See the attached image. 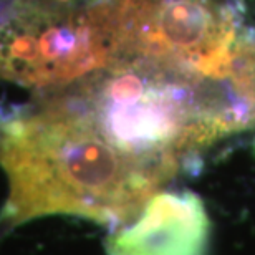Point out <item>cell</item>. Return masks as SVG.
Returning a JSON list of instances; mask_svg holds the SVG:
<instances>
[{"instance_id": "1", "label": "cell", "mask_w": 255, "mask_h": 255, "mask_svg": "<svg viewBox=\"0 0 255 255\" xmlns=\"http://www.w3.org/2000/svg\"><path fill=\"white\" fill-rule=\"evenodd\" d=\"M0 166L8 177L2 232L47 216L125 226L164 184L111 146L60 90L0 118Z\"/></svg>"}, {"instance_id": "2", "label": "cell", "mask_w": 255, "mask_h": 255, "mask_svg": "<svg viewBox=\"0 0 255 255\" xmlns=\"http://www.w3.org/2000/svg\"><path fill=\"white\" fill-rule=\"evenodd\" d=\"M167 0H0V76L71 85L144 47Z\"/></svg>"}, {"instance_id": "3", "label": "cell", "mask_w": 255, "mask_h": 255, "mask_svg": "<svg viewBox=\"0 0 255 255\" xmlns=\"http://www.w3.org/2000/svg\"><path fill=\"white\" fill-rule=\"evenodd\" d=\"M211 219L191 191L154 194L129 226L106 239V255H207Z\"/></svg>"}]
</instances>
